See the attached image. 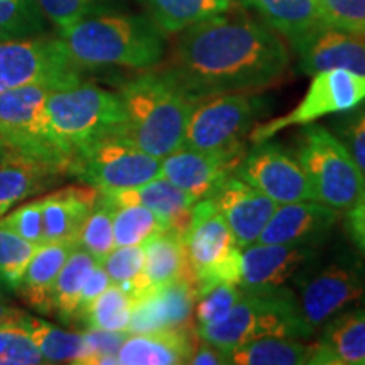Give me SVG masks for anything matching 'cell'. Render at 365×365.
I'll use <instances>...</instances> for the list:
<instances>
[{
  "instance_id": "obj_1",
  "label": "cell",
  "mask_w": 365,
  "mask_h": 365,
  "mask_svg": "<svg viewBox=\"0 0 365 365\" xmlns=\"http://www.w3.org/2000/svg\"><path fill=\"white\" fill-rule=\"evenodd\" d=\"M228 9L178 33L168 70L198 100L267 88L289 66L286 44L271 27Z\"/></svg>"
},
{
  "instance_id": "obj_2",
  "label": "cell",
  "mask_w": 365,
  "mask_h": 365,
  "mask_svg": "<svg viewBox=\"0 0 365 365\" xmlns=\"http://www.w3.org/2000/svg\"><path fill=\"white\" fill-rule=\"evenodd\" d=\"M59 38L81 68L149 70L166 51V33L139 14H95L59 29Z\"/></svg>"
},
{
  "instance_id": "obj_3",
  "label": "cell",
  "mask_w": 365,
  "mask_h": 365,
  "mask_svg": "<svg viewBox=\"0 0 365 365\" xmlns=\"http://www.w3.org/2000/svg\"><path fill=\"white\" fill-rule=\"evenodd\" d=\"M124 139L159 159L182 148L190 113L198 98L170 70L149 71L122 86Z\"/></svg>"
},
{
  "instance_id": "obj_4",
  "label": "cell",
  "mask_w": 365,
  "mask_h": 365,
  "mask_svg": "<svg viewBox=\"0 0 365 365\" xmlns=\"http://www.w3.org/2000/svg\"><path fill=\"white\" fill-rule=\"evenodd\" d=\"M294 294L308 327L317 333L328 319L365 307V264L345 244L319 250L294 276Z\"/></svg>"
},
{
  "instance_id": "obj_5",
  "label": "cell",
  "mask_w": 365,
  "mask_h": 365,
  "mask_svg": "<svg viewBox=\"0 0 365 365\" xmlns=\"http://www.w3.org/2000/svg\"><path fill=\"white\" fill-rule=\"evenodd\" d=\"M53 135L71 159L103 140L124 137L125 110L120 95L91 83L51 90L46 100Z\"/></svg>"
},
{
  "instance_id": "obj_6",
  "label": "cell",
  "mask_w": 365,
  "mask_h": 365,
  "mask_svg": "<svg viewBox=\"0 0 365 365\" xmlns=\"http://www.w3.org/2000/svg\"><path fill=\"white\" fill-rule=\"evenodd\" d=\"M196 335L228 350L259 339L308 340L314 331L304 322L293 287L244 293L220 322L196 327Z\"/></svg>"
},
{
  "instance_id": "obj_7",
  "label": "cell",
  "mask_w": 365,
  "mask_h": 365,
  "mask_svg": "<svg viewBox=\"0 0 365 365\" xmlns=\"http://www.w3.org/2000/svg\"><path fill=\"white\" fill-rule=\"evenodd\" d=\"M269 98L254 93H222L200 98L190 113L182 148L244 158L249 132L266 113Z\"/></svg>"
},
{
  "instance_id": "obj_8",
  "label": "cell",
  "mask_w": 365,
  "mask_h": 365,
  "mask_svg": "<svg viewBox=\"0 0 365 365\" xmlns=\"http://www.w3.org/2000/svg\"><path fill=\"white\" fill-rule=\"evenodd\" d=\"M294 156L303 166L319 203L346 212L365 188V176L345 145L328 127L303 125L296 135Z\"/></svg>"
},
{
  "instance_id": "obj_9",
  "label": "cell",
  "mask_w": 365,
  "mask_h": 365,
  "mask_svg": "<svg viewBox=\"0 0 365 365\" xmlns=\"http://www.w3.org/2000/svg\"><path fill=\"white\" fill-rule=\"evenodd\" d=\"M53 88L26 85L0 93V143L21 156L63 168L70 158L63 153L49 125L46 100Z\"/></svg>"
},
{
  "instance_id": "obj_10",
  "label": "cell",
  "mask_w": 365,
  "mask_h": 365,
  "mask_svg": "<svg viewBox=\"0 0 365 365\" xmlns=\"http://www.w3.org/2000/svg\"><path fill=\"white\" fill-rule=\"evenodd\" d=\"M81 70L61 38L0 41V93L26 85L65 88L80 83Z\"/></svg>"
},
{
  "instance_id": "obj_11",
  "label": "cell",
  "mask_w": 365,
  "mask_h": 365,
  "mask_svg": "<svg viewBox=\"0 0 365 365\" xmlns=\"http://www.w3.org/2000/svg\"><path fill=\"white\" fill-rule=\"evenodd\" d=\"M185 247L198 287L239 282L242 249L212 198L195 203L193 220L185 234Z\"/></svg>"
},
{
  "instance_id": "obj_12",
  "label": "cell",
  "mask_w": 365,
  "mask_h": 365,
  "mask_svg": "<svg viewBox=\"0 0 365 365\" xmlns=\"http://www.w3.org/2000/svg\"><path fill=\"white\" fill-rule=\"evenodd\" d=\"M68 175L98 191L129 190L161 176V159L115 137L76 154Z\"/></svg>"
},
{
  "instance_id": "obj_13",
  "label": "cell",
  "mask_w": 365,
  "mask_h": 365,
  "mask_svg": "<svg viewBox=\"0 0 365 365\" xmlns=\"http://www.w3.org/2000/svg\"><path fill=\"white\" fill-rule=\"evenodd\" d=\"M362 100H365V75L362 73L340 68L319 71L313 75L307 95L293 110L264 124H255L247 140L250 144L264 143L289 127L314 124L318 118L350 110Z\"/></svg>"
},
{
  "instance_id": "obj_14",
  "label": "cell",
  "mask_w": 365,
  "mask_h": 365,
  "mask_svg": "<svg viewBox=\"0 0 365 365\" xmlns=\"http://www.w3.org/2000/svg\"><path fill=\"white\" fill-rule=\"evenodd\" d=\"M234 173L277 205L317 200L293 150L272 139L252 144Z\"/></svg>"
},
{
  "instance_id": "obj_15",
  "label": "cell",
  "mask_w": 365,
  "mask_h": 365,
  "mask_svg": "<svg viewBox=\"0 0 365 365\" xmlns=\"http://www.w3.org/2000/svg\"><path fill=\"white\" fill-rule=\"evenodd\" d=\"M289 43L304 75L336 68L365 75V33L323 24Z\"/></svg>"
},
{
  "instance_id": "obj_16",
  "label": "cell",
  "mask_w": 365,
  "mask_h": 365,
  "mask_svg": "<svg viewBox=\"0 0 365 365\" xmlns=\"http://www.w3.org/2000/svg\"><path fill=\"white\" fill-rule=\"evenodd\" d=\"M323 247L284 244H255L240 250L239 287L244 293L289 287L301 267Z\"/></svg>"
},
{
  "instance_id": "obj_17",
  "label": "cell",
  "mask_w": 365,
  "mask_h": 365,
  "mask_svg": "<svg viewBox=\"0 0 365 365\" xmlns=\"http://www.w3.org/2000/svg\"><path fill=\"white\" fill-rule=\"evenodd\" d=\"M340 220L339 210L317 200L277 205L257 244L312 245L325 247L328 237Z\"/></svg>"
},
{
  "instance_id": "obj_18",
  "label": "cell",
  "mask_w": 365,
  "mask_h": 365,
  "mask_svg": "<svg viewBox=\"0 0 365 365\" xmlns=\"http://www.w3.org/2000/svg\"><path fill=\"white\" fill-rule=\"evenodd\" d=\"M210 198L225 218L240 249L257 242L277 203L235 173L228 175Z\"/></svg>"
},
{
  "instance_id": "obj_19",
  "label": "cell",
  "mask_w": 365,
  "mask_h": 365,
  "mask_svg": "<svg viewBox=\"0 0 365 365\" xmlns=\"http://www.w3.org/2000/svg\"><path fill=\"white\" fill-rule=\"evenodd\" d=\"M198 287L178 279L170 284L150 287L134 299L129 333H149L193 327V308Z\"/></svg>"
},
{
  "instance_id": "obj_20",
  "label": "cell",
  "mask_w": 365,
  "mask_h": 365,
  "mask_svg": "<svg viewBox=\"0 0 365 365\" xmlns=\"http://www.w3.org/2000/svg\"><path fill=\"white\" fill-rule=\"evenodd\" d=\"M240 161L239 156L180 148L161 159V176L200 202L215 193Z\"/></svg>"
},
{
  "instance_id": "obj_21",
  "label": "cell",
  "mask_w": 365,
  "mask_h": 365,
  "mask_svg": "<svg viewBox=\"0 0 365 365\" xmlns=\"http://www.w3.org/2000/svg\"><path fill=\"white\" fill-rule=\"evenodd\" d=\"M312 345V365H365V307L336 314Z\"/></svg>"
},
{
  "instance_id": "obj_22",
  "label": "cell",
  "mask_w": 365,
  "mask_h": 365,
  "mask_svg": "<svg viewBox=\"0 0 365 365\" xmlns=\"http://www.w3.org/2000/svg\"><path fill=\"white\" fill-rule=\"evenodd\" d=\"M100 193L107 196L113 205H143L156 213L166 228L178 232L182 237L188 232L193 220L195 200L163 176L137 188L100 191Z\"/></svg>"
},
{
  "instance_id": "obj_23",
  "label": "cell",
  "mask_w": 365,
  "mask_h": 365,
  "mask_svg": "<svg viewBox=\"0 0 365 365\" xmlns=\"http://www.w3.org/2000/svg\"><path fill=\"white\" fill-rule=\"evenodd\" d=\"M100 191L88 185H70L41 198L46 242H75Z\"/></svg>"
},
{
  "instance_id": "obj_24",
  "label": "cell",
  "mask_w": 365,
  "mask_h": 365,
  "mask_svg": "<svg viewBox=\"0 0 365 365\" xmlns=\"http://www.w3.org/2000/svg\"><path fill=\"white\" fill-rule=\"evenodd\" d=\"M196 328L130 333L118 349V365H180L193 354Z\"/></svg>"
},
{
  "instance_id": "obj_25",
  "label": "cell",
  "mask_w": 365,
  "mask_h": 365,
  "mask_svg": "<svg viewBox=\"0 0 365 365\" xmlns=\"http://www.w3.org/2000/svg\"><path fill=\"white\" fill-rule=\"evenodd\" d=\"M76 247L75 242H46L41 244L27 262L22 272L16 293L41 314L53 313V289L54 282L71 250Z\"/></svg>"
},
{
  "instance_id": "obj_26",
  "label": "cell",
  "mask_w": 365,
  "mask_h": 365,
  "mask_svg": "<svg viewBox=\"0 0 365 365\" xmlns=\"http://www.w3.org/2000/svg\"><path fill=\"white\" fill-rule=\"evenodd\" d=\"M65 173L49 163L9 153L0 159V217L29 196L51 188Z\"/></svg>"
},
{
  "instance_id": "obj_27",
  "label": "cell",
  "mask_w": 365,
  "mask_h": 365,
  "mask_svg": "<svg viewBox=\"0 0 365 365\" xmlns=\"http://www.w3.org/2000/svg\"><path fill=\"white\" fill-rule=\"evenodd\" d=\"M143 247L145 262L143 281H140V294L149 291L150 287L170 284L178 279L190 281L191 284L198 287L193 267L186 254L185 237L181 234L166 228L149 237Z\"/></svg>"
},
{
  "instance_id": "obj_28",
  "label": "cell",
  "mask_w": 365,
  "mask_h": 365,
  "mask_svg": "<svg viewBox=\"0 0 365 365\" xmlns=\"http://www.w3.org/2000/svg\"><path fill=\"white\" fill-rule=\"evenodd\" d=\"M240 6L289 41L327 24L318 0H240Z\"/></svg>"
},
{
  "instance_id": "obj_29",
  "label": "cell",
  "mask_w": 365,
  "mask_h": 365,
  "mask_svg": "<svg viewBox=\"0 0 365 365\" xmlns=\"http://www.w3.org/2000/svg\"><path fill=\"white\" fill-rule=\"evenodd\" d=\"M234 365H307L312 345L296 339H259L223 350Z\"/></svg>"
},
{
  "instance_id": "obj_30",
  "label": "cell",
  "mask_w": 365,
  "mask_h": 365,
  "mask_svg": "<svg viewBox=\"0 0 365 365\" xmlns=\"http://www.w3.org/2000/svg\"><path fill=\"white\" fill-rule=\"evenodd\" d=\"M21 325L38 346L44 364H81L86 354L83 333L63 330L29 314L22 318Z\"/></svg>"
},
{
  "instance_id": "obj_31",
  "label": "cell",
  "mask_w": 365,
  "mask_h": 365,
  "mask_svg": "<svg viewBox=\"0 0 365 365\" xmlns=\"http://www.w3.org/2000/svg\"><path fill=\"white\" fill-rule=\"evenodd\" d=\"M149 17L166 34H175L196 22L225 12L230 0H140Z\"/></svg>"
},
{
  "instance_id": "obj_32",
  "label": "cell",
  "mask_w": 365,
  "mask_h": 365,
  "mask_svg": "<svg viewBox=\"0 0 365 365\" xmlns=\"http://www.w3.org/2000/svg\"><path fill=\"white\" fill-rule=\"evenodd\" d=\"M95 264L97 261L76 245L59 271L53 289V313H56L61 322L71 323L78 319L81 287Z\"/></svg>"
},
{
  "instance_id": "obj_33",
  "label": "cell",
  "mask_w": 365,
  "mask_h": 365,
  "mask_svg": "<svg viewBox=\"0 0 365 365\" xmlns=\"http://www.w3.org/2000/svg\"><path fill=\"white\" fill-rule=\"evenodd\" d=\"M134 298L120 286L112 284L90 304L83 314L88 328L129 333Z\"/></svg>"
},
{
  "instance_id": "obj_34",
  "label": "cell",
  "mask_w": 365,
  "mask_h": 365,
  "mask_svg": "<svg viewBox=\"0 0 365 365\" xmlns=\"http://www.w3.org/2000/svg\"><path fill=\"white\" fill-rule=\"evenodd\" d=\"M48 17L36 0H0V41L43 36Z\"/></svg>"
},
{
  "instance_id": "obj_35",
  "label": "cell",
  "mask_w": 365,
  "mask_h": 365,
  "mask_svg": "<svg viewBox=\"0 0 365 365\" xmlns=\"http://www.w3.org/2000/svg\"><path fill=\"white\" fill-rule=\"evenodd\" d=\"M113 205L107 196L100 193L97 203L86 220L81 225L78 237H76V245L86 250L97 262H102V259L110 250L115 247L113 240Z\"/></svg>"
},
{
  "instance_id": "obj_36",
  "label": "cell",
  "mask_w": 365,
  "mask_h": 365,
  "mask_svg": "<svg viewBox=\"0 0 365 365\" xmlns=\"http://www.w3.org/2000/svg\"><path fill=\"white\" fill-rule=\"evenodd\" d=\"M166 230L156 213L143 205H115L113 212V240L120 245H143L149 237ZM170 230V228H168Z\"/></svg>"
},
{
  "instance_id": "obj_37",
  "label": "cell",
  "mask_w": 365,
  "mask_h": 365,
  "mask_svg": "<svg viewBox=\"0 0 365 365\" xmlns=\"http://www.w3.org/2000/svg\"><path fill=\"white\" fill-rule=\"evenodd\" d=\"M145 254L143 245H120L113 247L100 264L107 271L113 284L120 286L132 298H137L140 294Z\"/></svg>"
},
{
  "instance_id": "obj_38",
  "label": "cell",
  "mask_w": 365,
  "mask_h": 365,
  "mask_svg": "<svg viewBox=\"0 0 365 365\" xmlns=\"http://www.w3.org/2000/svg\"><path fill=\"white\" fill-rule=\"evenodd\" d=\"M38 247L0 223V291H16L27 262Z\"/></svg>"
},
{
  "instance_id": "obj_39",
  "label": "cell",
  "mask_w": 365,
  "mask_h": 365,
  "mask_svg": "<svg viewBox=\"0 0 365 365\" xmlns=\"http://www.w3.org/2000/svg\"><path fill=\"white\" fill-rule=\"evenodd\" d=\"M244 291L234 282H215L198 287L193 308V318L198 325H210L220 322L239 303Z\"/></svg>"
},
{
  "instance_id": "obj_40",
  "label": "cell",
  "mask_w": 365,
  "mask_h": 365,
  "mask_svg": "<svg viewBox=\"0 0 365 365\" xmlns=\"http://www.w3.org/2000/svg\"><path fill=\"white\" fill-rule=\"evenodd\" d=\"M328 127L331 134L345 145L365 176V100L350 110L335 113Z\"/></svg>"
},
{
  "instance_id": "obj_41",
  "label": "cell",
  "mask_w": 365,
  "mask_h": 365,
  "mask_svg": "<svg viewBox=\"0 0 365 365\" xmlns=\"http://www.w3.org/2000/svg\"><path fill=\"white\" fill-rule=\"evenodd\" d=\"M44 364L38 346L21 323L0 325V365Z\"/></svg>"
},
{
  "instance_id": "obj_42",
  "label": "cell",
  "mask_w": 365,
  "mask_h": 365,
  "mask_svg": "<svg viewBox=\"0 0 365 365\" xmlns=\"http://www.w3.org/2000/svg\"><path fill=\"white\" fill-rule=\"evenodd\" d=\"M41 11L58 29L68 27L85 17L100 14L105 0H36Z\"/></svg>"
},
{
  "instance_id": "obj_43",
  "label": "cell",
  "mask_w": 365,
  "mask_h": 365,
  "mask_svg": "<svg viewBox=\"0 0 365 365\" xmlns=\"http://www.w3.org/2000/svg\"><path fill=\"white\" fill-rule=\"evenodd\" d=\"M130 333L127 331H107L88 328L83 333L86 354L81 364L83 365H98V364H118L117 354L124 340Z\"/></svg>"
},
{
  "instance_id": "obj_44",
  "label": "cell",
  "mask_w": 365,
  "mask_h": 365,
  "mask_svg": "<svg viewBox=\"0 0 365 365\" xmlns=\"http://www.w3.org/2000/svg\"><path fill=\"white\" fill-rule=\"evenodd\" d=\"M0 223L11 228L22 239L33 242L36 245L44 244V225H43V202L41 198L24 203L22 207L0 217Z\"/></svg>"
},
{
  "instance_id": "obj_45",
  "label": "cell",
  "mask_w": 365,
  "mask_h": 365,
  "mask_svg": "<svg viewBox=\"0 0 365 365\" xmlns=\"http://www.w3.org/2000/svg\"><path fill=\"white\" fill-rule=\"evenodd\" d=\"M327 24L365 33V0H318Z\"/></svg>"
},
{
  "instance_id": "obj_46",
  "label": "cell",
  "mask_w": 365,
  "mask_h": 365,
  "mask_svg": "<svg viewBox=\"0 0 365 365\" xmlns=\"http://www.w3.org/2000/svg\"><path fill=\"white\" fill-rule=\"evenodd\" d=\"M112 284L110 277H108L107 271L100 262L95 264V267L91 269L88 277L85 279V284L81 287L80 294V303H78V319H83V314L91 303L98 298L100 294Z\"/></svg>"
},
{
  "instance_id": "obj_47",
  "label": "cell",
  "mask_w": 365,
  "mask_h": 365,
  "mask_svg": "<svg viewBox=\"0 0 365 365\" xmlns=\"http://www.w3.org/2000/svg\"><path fill=\"white\" fill-rule=\"evenodd\" d=\"M345 227L350 240L362 255H365V188L352 207L346 210Z\"/></svg>"
},
{
  "instance_id": "obj_48",
  "label": "cell",
  "mask_w": 365,
  "mask_h": 365,
  "mask_svg": "<svg viewBox=\"0 0 365 365\" xmlns=\"http://www.w3.org/2000/svg\"><path fill=\"white\" fill-rule=\"evenodd\" d=\"M188 364H191V365H227V359H225V352H223L222 349H218V346L208 344V341L200 339V344L195 345L193 354H191Z\"/></svg>"
},
{
  "instance_id": "obj_49",
  "label": "cell",
  "mask_w": 365,
  "mask_h": 365,
  "mask_svg": "<svg viewBox=\"0 0 365 365\" xmlns=\"http://www.w3.org/2000/svg\"><path fill=\"white\" fill-rule=\"evenodd\" d=\"M27 313L22 312V309L11 307L7 301L0 298V325H12V323H21L22 318L26 317Z\"/></svg>"
},
{
  "instance_id": "obj_50",
  "label": "cell",
  "mask_w": 365,
  "mask_h": 365,
  "mask_svg": "<svg viewBox=\"0 0 365 365\" xmlns=\"http://www.w3.org/2000/svg\"><path fill=\"white\" fill-rule=\"evenodd\" d=\"M9 153H11V150H9V149L6 148V145H4L2 143H0V159H2V158H6Z\"/></svg>"
},
{
  "instance_id": "obj_51",
  "label": "cell",
  "mask_w": 365,
  "mask_h": 365,
  "mask_svg": "<svg viewBox=\"0 0 365 365\" xmlns=\"http://www.w3.org/2000/svg\"><path fill=\"white\" fill-rule=\"evenodd\" d=\"M2 293H4V291H0V296H2Z\"/></svg>"
}]
</instances>
